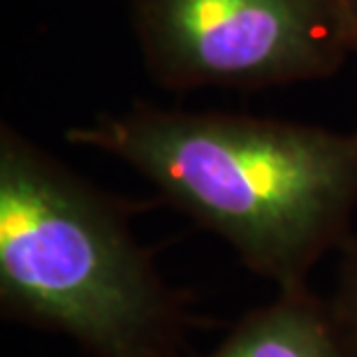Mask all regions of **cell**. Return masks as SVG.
I'll return each instance as SVG.
<instances>
[{"mask_svg":"<svg viewBox=\"0 0 357 357\" xmlns=\"http://www.w3.org/2000/svg\"><path fill=\"white\" fill-rule=\"evenodd\" d=\"M66 137L137 169L278 290L309 288L320 258L351 237L357 132L132 109L75 126Z\"/></svg>","mask_w":357,"mask_h":357,"instance_id":"1","label":"cell"},{"mask_svg":"<svg viewBox=\"0 0 357 357\" xmlns=\"http://www.w3.org/2000/svg\"><path fill=\"white\" fill-rule=\"evenodd\" d=\"M3 316L91 357H188L181 299L109 197L3 126Z\"/></svg>","mask_w":357,"mask_h":357,"instance_id":"2","label":"cell"},{"mask_svg":"<svg viewBox=\"0 0 357 357\" xmlns=\"http://www.w3.org/2000/svg\"><path fill=\"white\" fill-rule=\"evenodd\" d=\"M137 40L169 86H262L330 75L353 40L327 0H137Z\"/></svg>","mask_w":357,"mask_h":357,"instance_id":"3","label":"cell"},{"mask_svg":"<svg viewBox=\"0 0 357 357\" xmlns=\"http://www.w3.org/2000/svg\"><path fill=\"white\" fill-rule=\"evenodd\" d=\"M206 357H355L334 323L330 302L309 288L246 313Z\"/></svg>","mask_w":357,"mask_h":357,"instance_id":"4","label":"cell"},{"mask_svg":"<svg viewBox=\"0 0 357 357\" xmlns=\"http://www.w3.org/2000/svg\"><path fill=\"white\" fill-rule=\"evenodd\" d=\"M334 323L344 334L346 344L357 357V234L344 244V258L339 267V281L330 299Z\"/></svg>","mask_w":357,"mask_h":357,"instance_id":"5","label":"cell"},{"mask_svg":"<svg viewBox=\"0 0 357 357\" xmlns=\"http://www.w3.org/2000/svg\"><path fill=\"white\" fill-rule=\"evenodd\" d=\"M339 7H341V14H344V19H346L353 47L357 49V0H339Z\"/></svg>","mask_w":357,"mask_h":357,"instance_id":"6","label":"cell"},{"mask_svg":"<svg viewBox=\"0 0 357 357\" xmlns=\"http://www.w3.org/2000/svg\"><path fill=\"white\" fill-rule=\"evenodd\" d=\"M327 3H332L334 7H339V0H327ZM339 10H341V7H339Z\"/></svg>","mask_w":357,"mask_h":357,"instance_id":"7","label":"cell"}]
</instances>
